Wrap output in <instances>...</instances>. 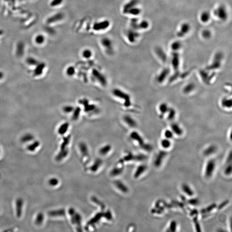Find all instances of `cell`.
I'll return each instance as SVG.
<instances>
[{"label": "cell", "instance_id": "cell-1", "mask_svg": "<svg viewBox=\"0 0 232 232\" xmlns=\"http://www.w3.org/2000/svg\"><path fill=\"white\" fill-rule=\"evenodd\" d=\"M113 94L115 97L123 99L124 101V105L126 107H129L131 105V101L130 95L124 91L119 89H114L112 91Z\"/></svg>", "mask_w": 232, "mask_h": 232}, {"label": "cell", "instance_id": "cell-2", "mask_svg": "<svg viewBox=\"0 0 232 232\" xmlns=\"http://www.w3.org/2000/svg\"><path fill=\"white\" fill-rule=\"evenodd\" d=\"M92 74L93 77L100 84L103 86H106L107 85L108 82L106 78L99 71L94 69L92 70Z\"/></svg>", "mask_w": 232, "mask_h": 232}, {"label": "cell", "instance_id": "cell-3", "mask_svg": "<svg viewBox=\"0 0 232 232\" xmlns=\"http://www.w3.org/2000/svg\"><path fill=\"white\" fill-rule=\"evenodd\" d=\"M216 163L214 159H210L207 162L205 169V175L206 177L209 178L212 176L215 169Z\"/></svg>", "mask_w": 232, "mask_h": 232}, {"label": "cell", "instance_id": "cell-4", "mask_svg": "<svg viewBox=\"0 0 232 232\" xmlns=\"http://www.w3.org/2000/svg\"><path fill=\"white\" fill-rule=\"evenodd\" d=\"M222 58V56L221 54H217L215 57L213 62L208 67L207 69L208 70H214L219 68L221 65V60Z\"/></svg>", "mask_w": 232, "mask_h": 232}, {"label": "cell", "instance_id": "cell-5", "mask_svg": "<svg viewBox=\"0 0 232 232\" xmlns=\"http://www.w3.org/2000/svg\"><path fill=\"white\" fill-rule=\"evenodd\" d=\"M79 103L84 106V109L86 112H91L96 109V106L94 105L89 104V102L87 99L80 100Z\"/></svg>", "mask_w": 232, "mask_h": 232}, {"label": "cell", "instance_id": "cell-6", "mask_svg": "<svg viewBox=\"0 0 232 232\" xmlns=\"http://www.w3.org/2000/svg\"><path fill=\"white\" fill-rule=\"evenodd\" d=\"M16 212L17 216L20 218L22 216L23 208L24 206V200L21 198H19L16 201Z\"/></svg>", "mask_w": 232, "mask_h": 232}, {"label": "cell", "instance_id": "cell-7", "mask_svg": "<svg viewBox=\"0 0 232 232\" xmlns=\"http://www.w3.org/2000/svg\"><path fill=\"white\" fill-rule=\"evenodd\" d=\"M167 153L165 151H160L156 156L154 162V165L156 167H159L163 163V159L167 155Z\"/></svg>", "mask_w": 232, "mask_h": 232}, {"label": "cell", "instance_id": "cell-8", "mask_svg": "<svg viewBox=\"0 0 232 232\" xmlns=\"http://www.w3.org/2000/svg\"><path fill=\"white\" fill-rule=\"evenodd\" d=\"M110 25V22L108 20L103 21L95 23L93 25V29L95 31L105 30L108 28Z\"/></svg>", "mask_w": 232, "mask_h": 232}, {"label": "cell", "instance_id": "cell-9", "mask_svg": "<svg viewBox=\"0 0 232 232\" xmlns=\"http://www.w3.org/2000/svg\"><path fill=\"white\" fill-rule=\"evenodd\" d=\"M46 68L45 64L44 63H38L33 71V75L35 77H39L43 74Z\"/></svg>", "mask_w": 232, "mask_h": 232}, {"label": "cell", "instance_id": "cell-10", "mask_svg": "<svg viewBox=\"0 0 232 232\" xmlns=\"http://www.w3.org/2000/svg\"><path fill=\"white\" fill-rule=\"evenodd\" d=\"M170 71L169 68H166L163 69L161 72L159 73L157 77V82L159 83H162L165 81L168 77Z\"/></svg>", "mask_w": 232, "mask_h": 232}, {"label": "cell", "instance_id": "cell-11", "mask_svg": "<svg viewBox=\"0 0 232 232\" xmlns=\"http://www.w3.org/2000/svg\"><path fill=\"white\" fill-rule=\"evenodd\" d=\"M102 44L104 47L105 48L107 51L109 52H111L112 51V43L110 39L107 38H105L102 39Z\"/></svg>", "mask_w": 232, "mask_h": 232}, {"label": "cell", "instance_id": "cell-12", "mask_svg": "<svg viewBox=\"0 0 232 232\" xmlns=\"http://www.w3.org/2000/svg\"><path fill=\"white\" fill-rule=\"evenodd\" d=\"M124 120L127 125L132 128H135L137 127L136 121L132 116L129 115H126L124 117Z\"/></svg>", "mask_w": 232, "mask_h": 232}, {"label": "cell", "instance_id": "cell-13", "mask_svg": "<svg viewBox=\"0 0 232 232\" xmlns=\"http://www.w3.org/2000/svg\"><path fill=\"white\" fill-rule=\"evenodd\" d=\"M130 136L133 140L137 141L141 147H143L145 145V142H144V140L142 138V136L136 132H132V133L131 134Z\"/></svg>", "mask_w": 232, "mask_h": 232}, {"label": "cell", "instance_id": "cell-14", "mask_svg": "<svg viewBox=\"0 0 232 232\" xmlns=\"http://www.w3.org/2000/svg\"><path fill=\"white\" fill-rule=\"evenodd\" d=\"M171 130L173 133L175 134L176 135L180 136L183 134V130L178 124L173 123L171 126Z\"/></svg>", "mask_w": 232, "mask_h": 232}, {"label": "cell", "instance_id": "cell-15", "mask_svg": "<svg viewBox=\"0 0 232 232\" xmlns=\"http://www.w3.org/2000/svg\"><path fill=\"white\" fill-rule=\"evenodd\" d=\"M137 3H138V0H131L124 7V9H123L124 13L127 14L129 10L135 7Z\"/></svg>", "mask_w": 232, "mask_h": 232}, {"label": "cell", "instance_id": "cell-16", "mask_svg": "<svg viewBox=\"0 0 232 232\" xmlns=\"http://www.w3.org/2000/svg\"><path fill=\"white\" fill-rule=\"evenodd\" d=\"M40 145V142L38 140H36L28 145L27 147V149L30 152H33L39 148Z\"/></svg>", "mask_w": 232, "mask_h": 232}, {"label": "cell", "instance_id": "cell-17", "mask_svg": "<svg viewBox=\"0 0 232 232\" xmlns=\"http://www.w3.org/2000/svg\"><path fill=\"white\" fill-rule=\"evenodd\" d=\"M217 150V149L215 146L214 145H211L206 148L204 150L203 154L205 156H209L215 153L216 151Z\"/></svg>", "mask_w": 232, "mask_h": 232}, {"label": "cell", "instance_id": "cell-18", "mask_svg": "<svg viewBox=\"0 0 232 232\" xmlns=\"http://www.w3.org/2000/svg\"><path fill=\"white\" fill-rule=\"evenodd\" d=\"M172 65L175 70L178 71L179 66V56L177 53L173 55L172 60Z\"/></svg>", "mask_w": 232, "mask_h": 232}, {"label": "cell", "instance_id": "cell-19", "mask_svg": "<svg viewBox=\"0 0 232 232\" xmlns=\"http://www.w3.org/2000/svg\"><path fill=\"white\" fill-rule=\"evenodd\" d=\"M182 190L184 193L189 196H192L193 195L194 192L192 189L187 184H183L182 185Z\"/></svg>", "mask_w": 232, "mask_h": 232}, {"label": "cell", "instance_id": "cell-20", "mask_svg": "<svg viewBox=\"0 0 232 232\" xmlns=\"http://www.w3.org/2000/svg\"><path fill=\"white\" fill-rule=\"evenodd\" d=\"M34 136L32 134L27 133L22 136L21 141L23 143H27L34 141Z\"/></svg>", "mask_w": 232, "mask_h": 232}, {"label": "cell", "instance_id": "cell-21", "mask_svg": "<svg viewBox=\"0 0 232 232\" xmlns=\"http://www.w3.org/2000/svg\"><path fill=\"white\" fill-rule=\"evenodd\" d=\"M69 127V124L68 123L66 122L63 123L60 125V127H59L58 130V133L61 135L65 134L68 130Z\"/></svg>", "mask_w": 232, "mask_h": 232}, {"label": "cell", "instance_id": "cell-22", "mask_svg": "<svg viewBox=\"0 0 232 232\" xmlns=\"http://www.w3.org/2000/svg\"><path fill=\"white\" fill-rule=\"evenodd\" d=\"M44 215L42 212H39L36 215L35 219V223L37 225H41L44 220Z\"/></svg>", "mask_w": 232, "mask_h": 232}, {"label": "cell", "instance_id": "cell-23", "mask_svg": "<svg viewBox=\"0 0 232 232\" xmlns=\"http://www.w3.org/2000/svg\"><path fill=\"white\" fill-rule=\"evenodd\" d=\"M195 85L193 83H190L185 86L183 89V91L185 94H187L191 93L194 90Z\"/></svg>", "mask_w": 232, "mask_h": 232}, {"label": "cell", "instance_id": "cell-24", "mask_svg": "<svg viewBox=\"0 0 232 232\" xmlns=\"http://www.w3.org/2000/svg\"><path fill=\"white\" fill-rule=\"evenodd\" d=\"M200 74L201 77H202V81L204 83L207 84H209L210 82V79L211 78L210 76L209 75L208 73L206 72V71L202 70L200 71Z\"/></svg>", "mask_w": 232, "mask_h": 232}, {"label": "cell", "instance_id": "cell-25", "mask_svg": "<svg viewBox=\"0 0 232 232\" xmlns=\"http://www.w3.org/2000/svg\"><path fill=\"white\" fill-rule=\"evenodd\" d=\"M49 215L51 217L62 216L65 214L64 211L63 209L56 210L49 212Z\"/></svg>", "mask_w": 232, "mask_h": 232}, {"label": "cell", "instance_id": "cell-26", "mask_svg": "<svg viewBox=\"0 0 232 232\" xmlns=\"http://www.w3.org/2000/svg\"><path fill=\"white\" fill-rule=\"evenodd\" d=\"M159 112H160V113H161L160 115H163L162 116H163L165 113H167L169 109V107L167 104L163 103L159 105Z\"/></svg>", "mask_w": 232, "mask_h": 232}, {"label": "cell", "instance_id": "cell-27", "mask_svg": "<svg viewBox=\"0 0 232 232\" xmlns=\"http://www.w3.org/2000/svg\"><path fill=\"white\" fill-rule=\"evenodd\" d=\"M221 105L223 108H231L232 106L231 99L228 98H224L221 101Z\"/></svg>", "mask_w": 232, "mask_h": 232}, {"label": "cell", "instance_id": "cell-28", "mask_svg": "<svg viewBox=\"0 0 232 232\" xmlns=\"http://www.w3.org/2000/svg\"><path fill=\"white\" fill-rule=\"evenodd\" d=\"M146 169H147V167L146 166L144 165H141L139 166L138 168H137V170L135 172V177H138L140 176L142 173L145 172L146 170Z\"/></svg>", "mask_w": 232, "mask_h": 232}, {"label": "cell", "instance_id": "cell-29", "mask_svg": "<svg viewBox=\"0 0 232 232\" xmlns=\"http://www.w3.org/2000/svg\"><path fill=\"white\" fill-rule=\"evenodd\" d=\"M72 112H73L72 119L74 120H77L79 118V116H80V114H81V108L79 107H77L74 109Z\"/></svg>", "mask_w": 232, "mask_h": 232}, {"label": "cell", "instance_id": "cell-30", "mask_svg": "<svg viewBox=\"0 0 232 232\" xmlns=\"http://www.w3.org/2000/svg\"><path fill=\"white\" fill-rule=\"evenodd\" d=\"M161 145L163 147V148L168 149L169 148L171 145V142L170 141V139L165 138V139H163L161 141Z\"/></svg>", "mask_w": 232, "mask_h": 232}, {"label": "cell", "instance_id": "cell-31", "mask_svg": "<svg viewBox=\"0 0 232 232\" xmlns=\"http://www.w3.org/2000/svg\"><path fill=\"white\" fill-rule=\"evenodd\" d=\"M168 113V119L170 120H172L174 119L176 115V111L172 108H169Z\"/></svg>", "mask_w": 232, "mask_h": 232}, {"label": "cell", "instance_id": "cell-32", "mask_svg": "<svg viewBox=\"0 0 232 232\" xmlns=\"http://www.w3.org/2000/svg\"><path fill=\"white\" fill-rule=\"evenodd\" d=\"M216 207V204H215V203L211 204V205L208 206L206 209H203L201 210V213L202 214H205L206 213L209 212L211 211H212Z\"/></svg>", "mask_w": 232, "mask_h": 232}, {"label": "cell", "instance_id": "cell-33", "mask_svg": "<svg viewBox=\"0 0 232 232\" xmlns=\"http://www.w3.org/2000/svg\"><path fill=\"white\" fill-rule=\"evenodd\" d=\"M137 34L135 32L132 31H129L128 34L129 41L130 42H134L135 41V39L137 38Z\"/></svg>", "mask_w": 232, "mask_h": 232}, {"label": "cell", "instance_id": "cell-34", "mask_svg": "<svg viewBox=\"0 0 232 232\" xmlns=\"http://www.w3.org/2000/svg\"><path fill=\"white\" fill-rule=\"evenodd\" d=\"M75 73V69L73 66H69L66 69V73L69 77L73 76Z\"/></svg>", "mask_w": 232, "mask_h": 232}, {"label": "cell", "instance_id": "cell-35", "mask_svg": "<svg viewBox=\"0 0 232 232\" xmlns=\"http://www.w3.org/2000/svg\"><path fill=\"white\" fill-rule=\"evenodd\" d=\"M82 56L85 59H89L92 56V52L90 49H85L82 52Z\"/></svg>", "mask_w": 232, "mask_h": 232}, {"label": "cell", "instance_id": "cell-36", "mask_svg": "<svg viewBox=\"0 0 232 232\" xmlns=\"http://www.w3.org/2000/svg\"><path fill=\"white\" fill-rule=\"evenodd\" d=\"M177 222L175 220H172L170 223L169 227V231L173 232H175L177 229Z\"/></svg>", "mask_w": 232, "mask_h": 232}, {"label": "cell", "instance_id": "cell-37", "mask_svg": "<svg viewBox=\"0 0 232 232\" xmlns=\"http://www.w3.org/2000/svg\"><path fill=\"white\" fill-rule=\"evenodd\" d=\"M164 135L165 138L170 139L173 137L174 133L171 130L167 129L164 132Z\"/></svg>", "mask_w": 232, "mask_h": 232}, {"label": "cell", "instance_id": "cell-38", "mask_svg": "<svg viewBox=\"0 0 232 232\" xmlns=\"http://www.w3.org/2000/svg\"><path fill=\"white\" fill-rule=\"evenodd\" d=\"M140 13V10L139 9L134 7L129 10L127 13H129V14H131V15H137L139 14Z\"/></svg>", "mask_w": 232, "mask_h": 232}, {"label": "cell", "instance_id": "cell-39", "mask_svg": "<svg viewBox=\"0 0 232 232\" xmlns=\"http://www.w3.org/2000/svg\"><path fill=\"white\" fill-rule=\"evenodd\" d=\"M74 108L71 105L65 106L63 108V111L65 113H69L72 112L74 110Z\"/></svg>", "mask_w": 232, "mask_h": 232}, {"label": "cell", "instance_id": "cell-40", "mask_svg": "<svg viewBox=\"0 0 232 232\" xmlns=\"http://www.w3.org/2000/svg\"><path fill=\"white\" fill-rule=\"evenodd\" d=\"M158 50H159V51L157 52L158 56L163 62H166L167 61V56H166V54L164 53V52H163L161 49H158Z\"/></svg>", "mask_w": 232, "mask_h": 232}, {"label": "cell", "instance_id": "cell-41", "mask_svg": "<svg viewBox=\"0 0 232 232\" xmlns=\"http://www.w3.org/2000/svg\"><path fill=\"white\" fill-rule=\"evenodd\" d=\"M187 202L188 204L192 205V206H196L198 205L199 203V200L198 199L192 198L188 200Z\"/></svg>", "mask_w": 232, "mask_h": 232}, {"label": "cell", "instance_id": "cell-42", "mask_svg": "<svg viewBox=\"0 0 232 232\" xmlns=\"http://www.w3.org/2000/svg\"><path fill=\"white\" fill-rule=\"evenodd\" d=\"M193 220V222L195 223V228L196 229V231L201 232V228H200V225H199L198 222V220L197 216H196L194 217Z\"/></svg>", "mask_w": 232, "mask_h": 232}, {"label": "cell", "instance_id": "cell-43", "mask_svg": "<svg viewBox=\"0 0 232 232\" xmlns=\"http://www.w3.org/2000/svg\"><path fill=\"white\" fill-rule=\"evenodd\" d=\"M63 18V15L62 13H59L52 17V18L51 21L52 22L58 21L62 20Z\"/></svg>", "mask_w": 232, "mask_h": 232}, {"label": "cell", "instance_id": "cell-44", "mask_svg": "<svg viewBox=\"0 0 232 232\" xmlns=\"http://www.w3.org/2000/svg\"><path fill=\"white\" fill-rule=\"evenodd\" d=\"M49 185L51 186H55L58 185L59 183V180L56 178H50L48 181Z\"/></svg>", "mask_w": 232, "mask_h": 232}, {"label": "cell", "instance_id": "cell-45", "mask_svg": "<svg viewBox=\"0 0 232 232\" xmlns=\"http://www.w3.org/2000/svg\"><path fill=\"white\" fill-rule=\"evenodd\" d=\"M27 63L28 65L32 66H36V65H38V64L39 63L38 61L34 60L33 58H28L27 60Z\"/></svg>", "mask_w": 232, "mask_h": 232}, {"label": "cell", "instance_id": "cell-46", "mask_svg": "<svg viewBox=\"0 0 232 232\" xmlns=\"http://www.w3.org/2000/svg\"><path fill=\"white\" fill-rule=\"evenodd\" d=\"M232 170V166L231 164H230V165H228L224 170V174L227 175H230L231 174Z\"/></svg>", "mask_w": 232, "mask_h": 232}, {"label": "cell", "instance_id": "cell-47", "mask_svg": "<svg viewBox=\"0 0 232 232\" xmlns=\"http://www.w3.org/2000/svg\"><path fill=\"white\" fill-rule=\"evenodd\" d=\"M229 200H225L223 202H221L220 204L218 206V209H223V207H225V206H227L228 205V203H229Z\"/></svg>", "mask_w": 232, "mask_h": 232}, {"label": "cell", "instance_id": "cell-48", "mask_svg": "<svg viewBox=\"0 0 232 232\" xmlns=\"http://www.w3.org/2000/svg\"><path fill=\"white\" fill-rule=\"evenodd\" d=\"M63 0H53L52 2V6H58L63 2Z\"/></svg>", "mask_w": 232, "mask_h": 232}, {"label": "cell", "instance_id": "cell-49", "mask_svg": "<svg viewBox=\"0 0 232 232\" xmlns=\"http://www.w3.org/2000/svg\"><path fill=\"white\" fill-rule=\"evenodd\" d=\"M110 147L109 146H106L105 147L103 148L102 150L101 149V152L102 153H105L106 152L108 151L109 150H110Z\"/></svg>", "mask_w": 232, "mask_h": 232}, {"label": "cell", "instance_id": "cell-50", "mask_svg": "<svg viewBox=\"0 0 232 232\" xmlns=\"http://www.w3.org/2000/svg\"><path fill=\"white\" fill-rule=\"evenodd\" d=\"M209 14L208 13H205L202 15V19L204 21H206L208 20V19H209Z\"/></svg>", "mask_w": 232, "mask_h": 232}, {"label": "cell", "instance_id": "cell-51", "mask_svg": "<svg viewBox=\"0 0 232 232\" xmlns=\"http://www.w3.org/2000/svg\"><path fill=\"white\" fill-rule=\"evenodd\" d=\"M147 23L146 22H143L140 24V27L142 28H145L147 27Z\"/></svg>", "mask_w": 232, "mask_h": 232}, {"label": "cell", "instance_id": "cell-52", "mask_svg": "<svg viewBox=\"0 0 232 232\" xmlns=\"http://www.w3.org/2000/svg\"><path fill=\"white\" fill-rule=\"evenodd\" d=\"M198 213V211L196 209H193L192 210L190 213L191 216L196 215Z\"/></svg>", "mask_w": 232, "mask_h": 232}, {"label": "cell", "instance_id": "cell-53", "mask_svg": "<svg viewBox=\"0 0 232 232\" xmlns=\"http://www.w3.org/2000/svg\"><path fill=\"white\" fill-rule=\"evenodd\" d=\"M232 161V153L231 152L230 153V154H229V156H228V159H227V162L228 163H230V162H231Z\"/></svg>", "mask_w": 232, "mask_h": 232}, {"label": "cell", "instance_id": "cell-54", "mask_svg": "<svg viewBox=\"0 0 232 232\" xmlns=\"http://www.w3.org/2000/svg\"><path fill=\"white\" fill-rule=\"evenodd\" d=\"M4 77V73L3 71H0V80H2Z\"/></svg>", "mask_w": 232, "mask_h": 232}, {"label": "cell", "instance_id": "cell-55", "mask_svg": "<svg viewBox=\"0 0 232 232\" xmlns=\"http://www.w3.org/2000/svg\"><path fill=\"white\" fill-rule=\"evenodd\" d=\"M204 36H205V37H207L208 38L209 36L210 35V33H209V32H208V31H207V32H206V31H205V33H204Z\"/></svg>", "mask_w": 232, "mask_h": 232}, {"label": "cell", "instance_id": "cell-56", "mask_svg": "<svg viewBox=\"0 0 232 232\" xmlns=\"http://www.w3.org/2000/svg\"><path fill=\"white\" fill-rule=\"evenodd\" d=\"M0 153H1V148H0Z\"/></svg>", "mask_w": 232, "mask_h": 232}]
</instances>
